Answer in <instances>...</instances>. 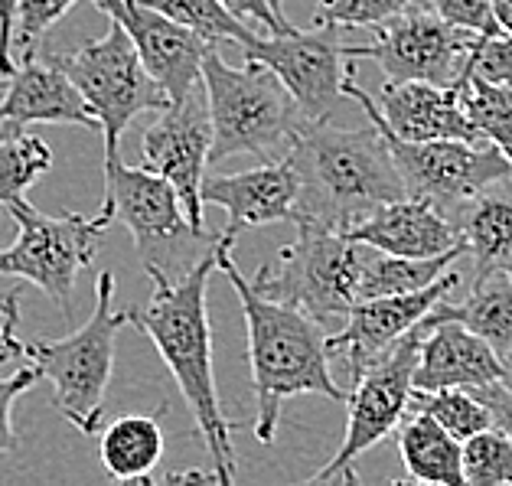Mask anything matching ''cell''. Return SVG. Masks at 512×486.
<instances>
[{
  "label": "cell",
  "mask_w": 512,
  "mask_h": 486,
  "mask_svg": "<svg viewBox=\"0 0 512 486\" xmlns=\"http://www.w3.org/2000/svg\"><path fill=\"white\" fill-rule=\"evenodd\" d=\"M232 245L235 239L226 232L216 235V265L239 294L245 314L248 363H252L255 385V438L271 444L287 398L323 395L330 402H346L349 392L336 385L330 372V330L304 310L261 294L232 258Z\"/></svg>",
  "instance_id": "1"
},
{
  "label": "cell",
  "mask_w": 512,
  "mask_h": 486,
  "mask_svg": "<svg viewBox=\"0 0 512 486\" xmlns=\"http://www.w3.org/2000/svg\"><path fill=\"white\" fill-rule=\"evenodd\" d=\"M216 242L177 281H154V297L137 314L131 310V323L151 336L160 359L177 379L186 408L209 451L212 477L229 486L235 480V447L232 425L222 411L216 372H212V327L206 310L209 274L216 271Z\"/></svg>",
  "instance_id": "2"
},
{
  "label": "cell",
  "mask_w": 512,
  "mask_h": 486,
  "mask_svg": "<svg viewBox=\"0 0 512 486\" xmlns=\"http://www.w3.org/2000/svg\"><path fill=\"white\" fill-rule=\"evenodd\" d=\"M287 157L301 177L294 226L346 235L379 206L408 196L389 144L372 121L366 128H336L330 118L307 121Z\"/></svg>",
  "instance_id": "3"
},
{
  "label": "cell",
  "mask_w": 512,
  "mask_h": 486,
  "mask_svg": "<svg viewBox=\"0 0 512 486\" xmlns=\"http://www.w3.org/2000/svg\"><path fill=\"white\" fill-rule=\"evenodd\" d=\"M203 92L212 121L209 164L235 154L278 160L291 151L307 118L287 85L258 59H245L242 69L229 66L216 46L203 59Z\"/></svg>",
  "instance_id": "4"
},
{
  "label": "cell",
  "mask_w": 512,
  "mask_h": 486,
  "mask_svg": "<svg viewBox=\"0 0 512 486\" xmlns=\"http://www.w3.org/2000/svg\"><path fill=\"white\" fill-rule=\"evenodd\" d=\"M105 206L131 232L134 252L151 281H177L216 242L196 229L173 183L147 167H128L105 157Z\"/></svg>",
  "instance_id": "5"
},
{
  "label": "cell",
  "mask_w": 512,
  "mask_h": 486,
  "mask_svg": "<svg viewBox=\"0 0 512 486\" xmlns=\"http://www.w3.org/2000/svg\"><path fill=\"white\" fill-rule=\"evenodd\" d=\"M128 323L131 310H115V274L105 271L95 281L92 317L79 330L62 340H33L23 350L53 385L62 418L82 434L102 431V402L115 369V340Z\"/></svg>",
  "instance_id": "6"
},
{
  "label": "cell",
  "mask_w": 512,
  "mask_h": 486,
  "mask_svg": "<svg viewBox=\"0 0 512 486\" xmlns=\"http://www.w3.org/2000/svg\"><path fill=\"white\" fill-rule=\"evenodd\" d=\"M362 242L320 226H297V239L281 248L274 265H261L252 284L281 304H291L336 333L359 301Z\"/></svg>",
  "instance_id": "7"
},
{
  "label": "cell",
  "mask_w": 512,
  "mask_h": 486,
  "mask_svg": "<svg viewBox=\"0 0 512 486\" xmlns=\"http://www.w3.org/2000/svg\"><path fill=\"white\" fill-rule=\"evenodd\" d=\"M7 213L17 222V242L0 248V274L36 284L59 304L62 317L72 320L76 278L92 265L98 242L115 222V213L102 203L95 216H49L23 196L7 203Z\"/></svg>",
  "instance_id": "8"
},
{
  "label": "cell",
  "mask_w": 512,
  "mask_h": 486,
  "mask_svg": "<svg viewBox=\"0 0 512 486\" xmlns=\"http://www.w3.org/2000/svg\"><path fill=\"white\" fill-rule=\"evenodd\" d=\"M53 59L66 69V76L76 82V89L98 115L105 134V157H118L121 134L131 128L137 115L170 105L164 89L144 69L128 30L115 17H108V33L102 40L53 53Z\"/></svg>",
  "instance_id": "9"
},
{
  "label": "cell",
  "mask_w": 512,
  "mask_h": 486,
  "mask_svg": "<svg viewBox=\"0 0 512 486\" xmlns=\"http://www.w3.org/2000/svg\"><path fill=\"white\" fill-rule=\"evenodd\" d=\"M421 323L402 340L392 343L382 356L362 369V376L353 382V389L346 395V434L336 454L327 460V467H320L310 483H356V457H362L369 447L385 441L395 428L402 425V418L411 408V392H415V366L424 340Z\"/></svg>",
  "instance_id": "10"
},
{
  "label": "cell",
  "mask_w": 512,
  "mask_h": 486,
  "mask_svg": "<svg viewBox=\"0 0 512 486\" xmlns=\"http://www.w3.org/2000/svg\"><path fill=\"white\" fill-rule=\"evenodd\" d=\"M473 43L477 33L451 27L434 14V7H411L379 23L372 43L346 46V56L379 62L385 82L460 85Z\"/></svg>",
  "instance_id": "11"
},
{
  "label": "cell",
  "mask_w": 512,
  "mask_h": 486,
  "mask_svg": "<svg viewBox=\"0 0 512 486\" xmlns=\"http://www.w3.org/2000/svg\"><path fill=\"white\" fill-rule=\"evenodd\" d=\"M408 196H421L454 216L486 186L512 177L506 154L490 141H402L379 128Z\"/></svg>",
  "instance_id": "12"
},
{
  "label": "cell",
  "mask_w": 512,
  "mask_h": 486,
  "mask_svg": "<svg viewBox=\"0 0 512 486\" xmlns=\"http://www.w3.org/2000/svg\"><path fill=\"white\" fill-rule=\"evenodd\" d=\"M242 53L245 59L265 62L287 85L307 121H327L333 115L346 98V76L356 62L346 56L340 27L333 23H317L314 30L291 27L287 33H261Z\"/></svg>",
  "instance_id": "13"
},
{
  "label": "cell",
  "mask_w": 512,
  "mask_h": 486,
  "mask_svg": "<svg viewBox=\"0 0 512 486\" xmlns=\"http://www.w3.org/2000/svg\"><path fill=\"white\" fill-rule=\"evenodd\" d=\"M199 89L180 98V102H170L160 111H154L157 118L141 134V154L147 170H154L173 183V190L180 193V203L193 226L206 229L203 180H206L209 147H212V121H209L206 92L199 95Z\"/></svg>",
  "instance_id": "14"
},
{
  "label": "cell",
  "mask_w": 512,
  "mask_h": 486,
  "mask_svg": "<svg viewBox=\"0 0 512 486\" xmlns=\"http://www.w3.org/2000/svg\"><path fill=\"white\" fill-rule=\"evenodd\" d=\"M346 98H353L376 128H385L402 141H483L464 108L460 85L385 82L376 102L349 72Z\"/></svg>",
  "instance_id": "15"
},
{
  "label": "cell",
  "mask_w": 512,
  "mask_h": 486,
  "mask_svg": "<svg viewBox=\"0 0 512 486\" xmlns=\"http://www.w3.org/2000/svg\"><path fill=\"white\" fill-rule=\"evenodd\" d=\"M92 4L128 30L144 69L151 72L170 102H180L203 85V59L212 46L203 36L141 0H92Z\"/></svg>",
  "instance_id": "16"
},
{
  "label": "cell",
  "mask_w": 512,
  "mask_h": 486,
  "mask_svg": "<svg viewBox=\"0 0 512 486\" xmlns=\"http://www.w3.org/2000/svg\"><path fill=\"white\" fill-rule=\"evenodd\" d=\"M460 284L457 271H444L441 278L428 288L411 294H389V297H362L353 304L346 323L336 333H330V356H340L349 369V382L362 376L372 359L382 356L392 343L402 340L418 323L431 314L437 301Z\"/></svg>",
  "instance_id": "17"
},
{
  "label": "cell",
  "mask_w": 512,
  "mask_h": 486,
  "mask_svg": "<svg viewBox=\"0 0 512 486\" xmlns=\"http://www.w3.org/2000/svg\"><path fill=\"white\" fill-rule=\"evenodd\" d=\"M27 124H76V128L102 131L98 115L66 69L49 56H20L0 95V134L27 131Z\"/></svg>",
  "instance_id": "18"
},
{
  "label": "cell",
  "mask_w": 512,
  "mask_h": 486,
  "mask_svg": "<svg viewBox=\"0 0 512 486\" xmlns=\"http://www.w3.org/2000/svg\"><path fill=\"white\" fill-rule=\"evenodd\" d=\"M297 199H301V177L291 157L265 160L261 167L226 173V177L203 180V203L226 209L229 239H239L248 229L294 222Z\"/></svg>",
  "instance_id": "19"
},
{
  "label": "cell",
  "mask_w": 512,
  "mask_h": 486,
  "mask_svg": "<svg viewBox=\"0 0 512 486\" xmlns=\"http://www.w3.org/2000/svg\"><path fill=\"white\" fill-rule=\"evenodd\" d=\"M353 242H362L376 252L405 258H434L464 245L457 222L421 196H402L379 206L376 213L346 232Z\"/></svg>",
  "instance_id": "20"
},
{
  "label": "cell",
  "mask_w": 512,
  "mask_h": 486,
  "mask_svg": "<svg viewBox=\"0 0 512 486\" xmlns=\"http://www.w3.org/2000/svg\"><path fill=\"white\" fill-rule=\"evenodd\" d=\"M499 353L457 320H441L428 327L421 340L415 389H480V385L499 382Z\"/></svg>",
  "instance_id": "21"
},
{
  "label": "cell",
  "mask_w": 512,
  "mask_h": 486,
  "mask_svg": "<svg viewBox=\"0 0 512 486\" xmlns=\"http://www.w3.org/2000/svg\"><path fill=\"white\" fill-rule=\"evenodd\" d=\"M451 219L457 222L467 255H473V274H512V177L467 199Z\"/></svg>",
  "instance_id": "22"
},
{
  "label": "cell",
  "mask_w": 512,
  "mask_h": 486,
  "mask_svg": "<svg viewBox=\"0 0 512 486\" xmlns=\"http://www.w3.org/2000/svg\"><path fill=\"white\" fill-rule=\"evenodd\" d=\"M398 454L405 464V480L431 486H467L464 480V441L444 431L431 415L408 408L395 428Z\"/></svg>",
  "instance_id": "23"
},
{
  "label": "cell",
  "mask_w": 512,
  "mask_h": 486,
  "mask_svg": "<svg viewBox=\"0 0 512 486\" xmlns=\"http://www.w3.org/2000/svg\"><path fill=\"white\" fill-rule=\"evenodd\" d=\"M441 320H457L483 336L493 350L503 356L512 350V274L509 271H483L473 274V288L460 304L437 301V307L421 320L428 330Z\"/></svg>",
  "instance_id": "24"
},
{
  "label": "cell",
  "mask_w": 512,
  "mask_h": 486,
  "mask_svg": "<svg viewBox=\"0 0 512 486\" xmlns=\"http://www.w3.org/2000/svg\"><path fill=\"white\" fill-rule=\"evenodd\" d=\"M98 454L111 480L151 486V470L164 460V428L154 415H124L98 431Z\"/></svg>",
  "instance_id": "25"
},
{
  "label": "cell",
  "mask_w": 512,
  "mask_h": 486,
  "mask_svg": "<svg viewBox=\"0 0 512 486\" xmlns=\"http://www.w3.org/2000/svg\"><path fill=\"white\" fill-rule=\"evenodd\" d=\"M467 255V245H457L451 252L434 255V258H405L366 248L359 271V301L362 297H389V294H411L421 291L441 278L444 271H451L457 258Z\"/></svg>",
  "instance_id": "26"
},
{
  "label": "cell",
  "mask_w": 512,
  "mask_h": 486,
  "mask_svg": "<svg viewBox=\"0 0 512 486\" xmlns=\"http://www.w3.org/2000/svg\"><path fill=\"white\" fill-rule=\"evenodd\" d=\"M141 4L160 10L170 20L183 23L186 30L203 36L206 43H239L242 49L258 40V30L252 23H245L222 4V0H141Z\"/></svg>",
  "instance_id": "27"
},
{
  "label": "cell",
  "mask_w": 512,
  "mask_h": 486,
  "mask_svg": "<svg viewBox=\"0 0 512 486\" xmlns=\"http://www.w3.org/2000/svg\"><path fill=\"white\" fill-rule=\"evenodd\" d=\"M53 167V151L43 137L27 131L0 134V206L14 203Z\"/></svg>",
  "instance_id": "28"
},
{
  "label": "cell",
  "mask_w": 512,
  "mask_h": 486,
  "mask_svg": "<svg viewBox=\"0 0 512 486\" xmlns=\"http://www.w3.org/2000/svg\"><path fill=\"white\" fill-rule=\"evenodd\" d=\"M411 408L431 415L444 431H451L457 441H467L473 434L493 428V411L473 389H434L411 392Z\"/></svg>",
  "instance_id": "29"
},
{
  "label": "cell",
  "mask_w": 512,
  "mask_h": 486,
  "mask_svg": "<svg viewBox=\"0 0 512 486\" xmlns=\"http://www.w3.org/2000/svg\"><path fill=\"white\" fill-rule=\"evenodd\" d=\"M460 98L483 141L496 144L512 164V85H493L467 76L460 82Z\"/></svg>",
  "instance_id": "30"
},
{
  "label": "cell",
  "mask_w": 512,
  "mask_h": 486,
  "mask_svg": "<svg viewBox=\"0 0 512 486\" xmlns=\"http://www.w3.org/2000/svg\"><path fill=\"white\" fill-rule=\"evenodd\" d=\"M467 486H512V438L496 425L464 441Z\"/></svg>",
  "instance_id": "31"
},
{
  "label": "cell",
  "mask_w": 512,
  "mask_h": 486,
  "mask_svg": "<svg viewBox=\"0 0 512 486\" xmlns=\"http://www.w3.org/2000/svg\"><path fill=\"white\" fill-rule=\"evenodd\" d=\"M434 0H320L317 23H333L340 30H359L392 20L395 14L411 7H431Z\"/></svg>",
  "instance_id": "32"
},
{
  "label": "cell",
  "mask_w": 512,
  "mask_h": 486,
  "mask_svg": "<svg viewBox=\"0 0 512 486\" xmlns=\"http://www.w3.org/2000/svg\"><path fill=\"white\" fill-rule=\"evenodd\" d=\"M79 0H20L17 23H14V49L20 56L36 53L40 40L56 23L76 7Z\"/></svg>",
  "instance_id": "33"
},
{
  "label": "cell",
  "mask_w": 512,
  "mask_h": 486,
  "mask_svg": "<svg viewBox=\"0 0 512 486\" xmlns=\"http://www.w3.org/2000/svg\"><path fill=\"white\" fill-rule=\"evenodd\" d=\"M467 76H477L493 85H512V30L477 36L467 59Z\"/></svg>",
  "instance_id": "34"
},
{
  "label": "cell",
  "mask_w": 512,
  "mask_h": 486,
  "mask_svg": "<svg viewBox=\"0 0 512 486\" xmlns=\"http://www.w3.org/2000/svg\"><path fill=\"white\" fill-rule=\"evenodd\" d=\"M43 382V372L36 363L17 369L14 376H0V454H10L17 447V431H14V402L30 392L33 385Z\"/></svg>",
  "instance_id": "35"
},
{
  "label": "cell",
  "mask_w": 512,
  "mask_h": 486,
  "mask_svg": "<svg viewBox=\"0 0 512 486\" xmlns=\"http://www.w3.org/2000/svg\"><path fill=\"white\" fill-rule=\"evenodd\" d=\"M431 7L437 17L447 20L457 30H467L477 36H490V33L503 30L496 20L493 0H434Z\"/></svg>",
  "instance_id": "36"
},
{
  "label": "cell",
  "mask_w": 512,
  "mask_h": 486,
  "mask_svg": "<svg viewBox=\"0 0 512 486\" xmlns=\"http://www.w3.org/2000/svg\"><path fill=\"white\" fill-rule=\"evenodd\" d=\"M17 327H20V288L0 291V363L23 356V350H27V343H20Z\"/></svg>",
  "instance_id": "37"
},
{
  "label": "cell",
  "mask_w": 512,
  "mask_h": 486,
  "mask_svg": "<svg viewBox=\"0 0 512 486\" xmlns=\"http://www.w3.org/2000/svg\"><path fill=\"white\" fill-rule=\"evenodd\" d=\"M229 10L239 20L252 23V27L265 30V33H287L291 30V23H287L284 14L271 7V0H222Z\"/></svg>",
  "instance_id": "38"
},
{
  "label": "cell",
  "mask_w": 512,
  "mask_h": 486,
  "mask_svg": "<svg viewBox=\"0 0 512 486\" xmlns=\"http://www.w3.org/2000/svg\"><path fill=\"white\" fill-rule=\"evenodd\" d=\"M20 0H0V76L14 72V23H17Z\"/></svg>",
  "instance_id": "39"
},
{
  "label": "cell",
  "mask_w": 512,
  "mask_h": 486,
  "mask_svg": "<svg viewBox=\"0 0 512 486\" xmlns=\"http://www.w3.org/2000/svg\"><path fill=\"white\" fill-rule=\"evenodd\" d=\"M486 405L493 411V425L499 431H506L512 438V392L506 389L503 382H490V385H480V389H473Z\"/></svg>",
  "instance_id": "40"
},
{
  "label": "cell",
  "mask_w": 512,
  "mask_h": 486,
  "mask_svg": "<svg viewBox=\"0 0 512 486\" xmlns=\"http://www.w3.org/2000/svg\"><path fill=\"white\" fill-rule=\"evenodd\" d=\"M493 10H496L499 27L512 30V0H493Z\"/></svg>",
  "instance_id": "41"
},
{
  "label": "cell",
  "mask_w": 512,
  "mask_h": 486,
  "mask_svg": "<svg viewBox=\"0 0 512 486\" xmlns=\"http://www.w3.org/2000/svg\"><path fill=\"white\" fill-rule=\"evenodd\" d=\"M499 363H503V372H499V382H503L506 389L512 392V350L499 356Z\"/></svg>",
  "instance_id": "42"
},
{
  "label": "cell",
  "mask_w": 512,
  "mask_h": 486,
  "mask_svg": "<svg viewBox=\"0 0 512 486\" xmlns=\"http://www.w3.org/2000/svg\"><path fill=\"white\" fill-rule=\"evenodd\" d=\"M271 7L278 10V14H284V0H271Z\"/></svg>",
  "instance_id": "43"
},
{
  "label": "cell",
  "mask_w": 512,
  "mask_h": 486,
  "mask_svg": "<svg viewBox=\"0 0 512 486\" xmlns=\"http://www.w3.org/2000/svg\"><path fill=\"white\" fill-rule=\"evenodd\" d=\"M4 82H7V79H4V76H0V95H4Z\"/></svg>",
  "instance_id": "44"
}]
</instances>
